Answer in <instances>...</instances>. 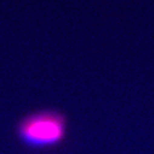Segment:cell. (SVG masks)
Returning <instances> with one entry per match:
<instances>
[{
  "label": "cell",
  "instance_id": "1",
  "mask_svg": "<svg viewBox=\"0 0 154 154\" xmlns=\"http://www.w3.org/2000/svg\"><path fill=\"white\" fill-rule=\"evenodd\" d=\"M16 133L27 147L45 149L60 144L66 137L67 119L56 110H40L23 117Z\"/></svg>",
  "mask_w": 154,
  "mask_h": 154
}]
</instances>
